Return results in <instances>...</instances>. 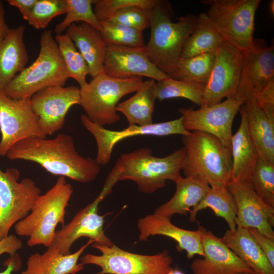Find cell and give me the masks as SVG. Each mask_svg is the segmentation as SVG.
<instances>
[{"label": "cell", "instance_id": "cell-19", "mask_svg": "<svg viewBox=\"0 0 274 274\" xmlns=\"http://www.w3.org/2000/svg\"><path fill=\"white\" fill-rule=\"evenodd\" d=\"M104 73L120 79L146 77L158 82L169 78L150 60L145 46H107Z\"/></svg>", "mask_w": 274, "mask_h": 274}, {"label": "cell", "instance_id": "cell-47", "mask_svg": "<svg viewBox=\"0 0 274 274\" xmlns=\"http://www.w3.org/2000/svg\"><path fill=\"white\" fill-rule=\"evenodd\" d=\"M169 274H185L182 271L178 268H172Z\"/></svg>", "mask_w": 274, "mask_h": 274}, {"label": "cell", "instance_id": "cell-17", "mask_svg": "<svg viewBox=\"0 0 274 274\" xmlns=\"http://www.w3.org/2000/svg\"><path fill=\"white\" fill-rule=\"evenodd\" d=\"M243 64L236 95L245 101L257 95L274 79V46L253 38L243 52Z\"/></svg>", "mask_w": 274, "mask_h": 274}, {"label": "cell", "instance_id": "cell-45", "mask_svg": "<svg viewBox=\"0 0 274 274\" xmlns=\"http://www.w3.org/2000/svg\"><path fill=\"white\" fill-rule=\"evenodd\" d=\"M5 14L3 3L0 0V42L6 37L11 29L6 22Z\"/></svg>", "mask_w": 274, "mask_h": 274}, {"label": "cell", "instance_id": "cell-11", "mask_svg": "<svg viewBox=\"0 0 274 274\" xmlns=\"http://www.w3.org/2000/svg\"><path fill=\"white\" fill-rule=\"evenodd\" d=\"M19 170L15 168L5 172L0 169V241L30 212L41 194V189L30 178L18 181Z\"/></svg>", "mask_w": 274, "mask_h": 274}, {"label": "cell", "instance_id": "cell-31", "mask_svg": "<svg viewBox=\"0 0 274 274\" xmlns=\"http://www.w3.org/2000/svg\"><path fill=\"white\" fill-rule=\"evenodd\" d=\"M207 208L211 209L216 216L223 218L229 230L235 229L237 206L227 186L210 187L201 201L191 209L189 212L190 221H196L197 213Z\"/></svg>", "mask_w": 274, "mask_h": 274}, {"label": "cell", "instance_id": "cell-5", "mask_svg": "<svg viewBox=\"0 0 274 274\" xmlns=\"http://www.w3.org/2000/svg\"><path fill=\"white\" fill-rule=\"evenodd\" d=\"M185 154L184 147L163 157L153 156L146 147L123 153L115 164L119 170L118 180H132L141 192L152 193L163 188L167 181L175 182L181 176Z\"/></svg>", "mask_w": 274, "mask_h": 274}, {"label": "cell", "instance_id": "cell-20", "mask_svg": "<svg viewBox=\"0 0 274 274\" xmlns=\"http://www.w3.org/2000/svg\"><path fill=\"white\" fill-rule=\"evenodd\" d=\"M201 244L203 255L202 258H197L192 262L190 268L193 274H254L212 231L204 229Z\"/></svg>", "mask_w": 274, "mask_h": 274}, {"label": "cell", "instance_id": "cell-7", "mask_svg": "<svg viewBox=\"0 0 274 274\" xmlns=\"http://www.w3.org/2000/svg\"><path fill=\"white\" fill-rule=\"evenodd\" d=\"M144 84L142 78L116 79L101 73L80 89V104L85 115L101 126L119 121L116 111L118 101L125 95L140 90Z\"/></svg>", "mask_w": 274, "mask_h": 274}, {"label": "cell", "instance_id": "cell-35", "mask_svg": "<svg viewBox=\"0 0 274 274\" xmlns=\"http://www.w3.org/2000/svg\"><path fill=\"white\" fill-rule=\"evenodd\" d=\"M99 24L107 46L139 48L146 45L141 31L109 20L99 21Z\"/></svg>", "mask_w": 274, "mask_h": 274}, {"label": "cell", "instance_id": "cell-23", "mask_svg": "<svg viewBox=\"0 0 274 274\" xmlns=\"http://www.w3.org/2000/svg\"><path fill=\"white\" fill-rule=\"evenodd\" d=\"M94 241L88 242L74 253L64 255L51 246L43 253L36 252L28 258L26 269L20 274H76L84 268L78 263L84 250Z\"/></svg>", "mask_w": 274, "mask_h": 274}, {"label": "cell", "instance_id": "cell-33", "mask_svg": "<svg viewBox=\"0 0 274 274\" xmlns=\"http://www.w3.org/2000/svg\"><path fill=\"white\" fill-rule=\"evenodd\" d=\"M56 42L64 61L68 78H72L80 85L85 87L86 78L89 75V67L83 57L70 37L65 34L56 35Z\"/></svg>", "mask_w": 274, "mask_h": 274}, {"label": "cell", "instance_id": "cell-29", "mask_svg": "<svg viewBox=\"0 0 274 274\" xmlns=\"http://www.w3.org/2000/svg\"><path fill=\"white\" fill-rule=\"evenodd\" d=\"M156 98V82L149 79L128 99L119 103L116 111L122 113L129 125L146 126L153 124L152 115Z\"/></svg>", "mask_w": 274, "mask_h": 274}, {"label": "cell", "instance_id": "cell-12", "mask_svg": "<svg viewBox=\"0 0 274 274\" xmlns=\"http://www.w3.org/2000/svg\"><path fill=\"white\" fill-rule=\"evenodd\" d=\"M245 101L236 94L215 105L200 107L197 110L181 108L179 111L185 130L212 134L230 149L233 121Z\"/></svg>", "mask_w": 274, "mask_h": 274}, {"label": "cell", "instance_id": "cell-39", "mask_svg": "<svg viewBox=\"0 0 274 274\" xmlns=\"http://www.w3.org/2000/svg\"><path fill=\"white\" fill-rule=\"evenodd\" d=\"M159 0H94V12L99 21L109 20L116 12L125 8L137 6L153 8Z\"/></svg>", "mask_w": 274, "mask_h": 274}, {"label": "cell", "instance_id": "cell-6", "mask_svg": "<svg viewBox=\"0 0 274 274\" xmlns=\"http://www.w3.org/2000/svg\"><path fill=\"white\" fill-rule=\"evenodd\" d=\"M40 45L36 60L18 73L4 88L9 97L14 99L30 98L46 87L64 85L68 77L51 30L42 33Z\"/></svg>", "mask_w": 274, "mask_h": 274}, {"label": "cell", "instance_id": "cell-18", "mask_svg": "<svg viewBox=\"0 0 274 274\" xmlns=\"http://www.w3.org/2000/svg\"><path fill=\"white\" fill-rule=\"evenodd\" d=\"M227 188L237 206L236 226L255 228L274 239V207L267 204L258 195L250 182L231 180Z\"/></svg>", "mask_w": 274, "mask_h": 274}, {"label": "cell", "instance_id": "cell-9", "mask_svg": "<svg viewBox=\"0 0 274 274\" xmlns=\"http://www.w3.org/2000/svg\"><path fill=\"white\" fill-rule=\"evenodd\" d=\"M101 254H86L80 257V263L93 264L101 271L95 274H169L173 258L167 250L154 255H143L112 246L93 243Z\"/></svg>", "mask_w": 274, "mask_h": 274}, {"label": "cell", "instance_id": "cell-14", "mask_svg": "<svg viewBox=\"0 0 274 274\" xmlns=\"http://www.w3.org/2000/svg\"><path fill=\"white\" fill-rule=\"evenodd\" d=\"M0 156L17 142L30 138H46L38 125L30 98L14 99L0 91Z\"/></svg>", "mask_w": 274, "mask_h": 274}, {"label": "cell", "instance_id": "cell-16", "mask_svg": "<svg viewBox=\"0 0 274 274\" xmlns=\"http://www.w3.org/2000/svg\"><path fill=\"white\" fill-rule=\"evenodd\" d=\"M30 103L41 132L52 135L63 127L69 109L80 104V89L73 85L47 87L32 95Z\"/></svg>", "mask_w": 274, "mask_h": 274}, {"label": "cell", "instance_id": "cell-15", "mask_svg": "<svg viewBox=\"0 0 274 274\" xmlns=\"http://www.w3.org/2000/svg\"><path fill=\"white\" fill-rule=\"evenodd\" d=\"M216 54L200 107L220 103L223 98L232 97L236 94L243 64V52L224 40Z\"/></svg>", "mask_w": 274, "mask_h": 274}, {"label": "cell", "instance_id": "cell-22", "mask_svg": "<svg viewBox=\"0 0 274 274\" xmlns=\"http://www.w3.org/2000/svg\"><path fill=\"white\" fill-rule=\"evenodd\" d=\"M65 32L86 61L89 75L93 78L104 73L107 46L99 30L87 23L81 22L72 24Z\"/></svg>", "mask_w": 274, "mask_h": 274}, {"label": "cell", "instance_id": "cell-49", "mask_svg": "<svg viewBox=\"0 0 274 274\" xmlns=\"http://www.w3.org/2000/svg\"><path fill=\"white\" fill-rule=\"evenodd\" d=\"M238 274H251V273H238Z\"/></svg>", "mask_w": 274, "mask_h": 274}, {"label": "cell", "instance_id": "cell-24", "mask_svg": "<svg viewBox=\"0 0 274 274\" xmlns=\"http://www.w3.org/2000/svg\"><path fill=\"white\" fill-rule=\"evenodd\" d=\"M239 111L241 116V123L237 131L232 135L231 140V180L250 182L259 155L249 132L243 105Z\"/></svg>", "mask_w": 274, "mask_h": 274}, {"label": "cell", "instance_id": "cell-40", "mask_svg": "<svg viewBox=\"0 0 274 274\" xmlns=\"http://www.w3.org/2000/svg\"><path fill=\"white\" fill-rule=\"evenodd\" d=\"M149 10L137 6L127 7L116 12L108 20L143 32L150 26Z\"/></svg>", "mask_w": 274, "mask_h": 274}, {"label": "cell", "instance_id": "cell-25", "mask_svg": "<svg viewBox=\"0 0 274 274\" xmlns=\"http://www.w3.org/2000/svg\"><path fill=\"white\" fill-rule=\"evenodd\" d=\"M221 238L254 274H274V268L247 228L227 230Z\"/></svg>", "mask_w": 274, "mask_h": 274}, {"label": "cell", "instance_id": "cell-46", "mask_svg": "<svg viewBox=\"0 0 274 274\" xmlns=\"http://www.w3.org/2000/svg\"><path fill=\"white\" fill-rule=\"evenodd\" d=\"M15 255H12V257L8 259L5 263V265L6 268L3 271L0 272V274H11L13 271H16L19 269V261L18 257H16Z\"/></svg>", "mask_w": 274, "mask_h": 274}, {"label": "cell", "instance_id": "cell-38", "mask_svg": "<svg viewBox=\"0 0 274 274\" xmlns=\"http://www.w3.org/2000/svg\"><path fill=\"white\" fill-rule=\"evenodd\" d=\"M66 0H37L26 21L39 29L48 26L55 17L65 14Z\"/></svg>", "mask_w": 274, "mask_h": 274}, {"label": "cell", "instance_id": "cell-3", "mask_svg": "<svg viewBox=\"0 0 274 274\" xmlns=\"http://www.w3.org/2000/svg\"><path fill=\"white\" fill-rule=\"evenodd\" d=\"M186 154L181 165L185 177L210 187L227 186L231 180V150L215 136L194 131L182 135Z\"/></svg>", "mask_w": 274, "mask_h": 274}, {"label": "cell", "instance_id": "cell-1", "mask_svg": "<svg viewBox=\"0 0 274 274\" xmlns=\"http://www.w3.org/2000/svg\"><path fill=\"white\" fill-rule=\"evenodd\" d=\"M6 156L11 160L37 163L51 174L82 183L94 180L100 171L95 160L80 155L73 137L64 133L52 139L35 137L21 140Z\"/></svg>", "mask_w": 274, "mask_h": 274}, {"label": "cell", "instance_id": "cell-43", "mask_svg": "<svg viewBox=\"0 0 274 274\" xmlns=\"http://www.w3.org/2000/svg\"><path fill=\"white\" fill-rule=\"evenodd\" d=\"M22 242L15 235L10 234L0 241V255L7 253L12 256L22 247Z\"/></svg>", "mask_w": 274, "mask_h": 274}, {"label": "cell", "instance_id": "cell-2", "mask_svg": "<svg viewBox=\"0 0 274 274\" xmlns=\"http://www.w3.org/2000/svg\"><path fill=\"white\" fill-rule=\"evenodd\" d=\"M170 3L159 0L149 11L151 33L145 45L150 60L169 78L177 79L176 70L184 44L193 30L197 16L188 14L172 21Z\"/></svg>", "mask_w": 274, "mask_h": 274}, {"label": "cell", "instance_id": "cell-41", "mask_svg": "<svg viewBox=\"0 0 274 274\" xmlns=\"http://www.w3.org/2000/svg\"><path fill=\"white\" fill-rule=\"evenodd\" d=\"M270 121L274 124V79L255 98Z\"/></svg>", "mask_w": 274, "mask_h": 274}, {"label": "cell", "instance_id": "cell-4", "mask_svg": "<svg viewBox=\"0 0 274 274\" xmlns=\"http://www.w3.org/2000/svg\"><path fill=\"white\" fill-rule=\"evenodd\" d=\"M73 193L72 186L59 176L55 184L35 201L29 213L15 224L16 233L28 238L27 245L52 244L58 224L64 225L65 210Z\"/></svg>", "mask_w": 274, "mask_h": 274}, {"label": "cell", "instance_id": "cell-36", "mask_svg": "<svg viewBox=\"0 0 274 274\" xmlns=\"http://www.w3.org/2000/svg\"><path fill=\"white\" fill-rule=\"evenodd\" d=\"M94 0H66V10L64 18L54 28L56 35L62 34L72 24L77 22L87 23L99 30L92 5Z\"/></svg>", "mask_w": 274, "mask_h": 274}, {"label": "cell", "instance_id": "cell-8", "mask_svg": "<svg viewBox=\"0 0 274 274\" xmlns=\"http://www.w3.org/2000/svg\"><path fill=\"white\" fill-rule=\"evenodd\" d=\"M260 0H203L208 16L223 40L245 51L250 46Z\"/></svg>", "mask_w": 274, "mask_h": 274}, {"label": "cell", "instance_id": "cell-28", "mask_svg": "<svg viewBox=\"0 0 274 274\" xmlns=\"http://www.w3.org/2000/svg\"><path fill=\"white\" fill-rule=\"evenodd\" d=\"M243 106L249 132L259 157L274 164V124L255 98L246 100Z\"/></svg>", "mask_w": 274, "mask_h": 274}, {"label": "cell", "instance_id": "cell-10", "mask_svg": "<svg viewBox=\"0 0 274 274\" xmlns=\"http://www.w3.org/2000/svg\"><path fill=\"white\" fill-rule=\"evenodd\" d=\"M118 172L113 167L95 199L80 211L68 224L56 230L52 247L66 255L71 253L74 243L82 237H89L94 241V243L102 245L112 246L114 244L104 230L106 215H100L98 211L99 203L112 192L113 186L119 182Z\"/></svg>", "mask_w": 274, "mask_h": 274}, {"label": "cell", "instance_id": "cell-21", "mask_svg": "<svg viewBox=\"0 0 274 274\" xmlns=\"http://www.w3.org/2000/svg\"><path fill=\"white\" fill-rule=\"evenodd\" d=\"M138 228L140 232L139 241H147L150 236H165L177 242L178 251H186L188 259H191L196 255L203 256L201 237L205 229L203 226H198L196 230L184 229L173 224L170 219L153 214L139 219Z\"/></svg>", "mask_w": 274, "mask_h": 274}, {"label": "cell", "instance_id": "cell-32", "mask_svg": "<svg viewBox=\"0 0 274 274\" xmlns=\"http://www.w3.org/2000/svg\"><path fill=\"white\" fill-rule=\"evenodd\" d=\"M216 52L180 58L176 66L177 80L206 85L216 60Z\"/></svg>", "mask_w": 274, "mask_h": 274}, {"label": "cell", "instance_id": "cell-26", "mask_svg": "<svg viewBox=\"0 0 274 274\" xmlns=\"http://www.w3.org/2000/svg\"><path fill=\"white\" fill-rule=\"evenodd\" d=\"M25 27L11 28L0 42V91L25 67L28 56L23 37Z\"/></svg>", "mask_w": 274, "mask_h": 274}, {"label": "cell", "instance_id": "cell-27", "mask_svg": "<svg viewBox=\"0 0 274 274\" xmlns=\"http://www.w3.org/2000/svg\"><path fill=\"white\" fill-rule=\"evenodd\" d=\"M176 190L167 202L158 207L154 214L170 219L175 215L186 216L203 198L210 188L207 183L191 177L180 176L175 181Z\"/></svg>", "mask_w": 274, "mask_h": 274}, {"label": "cell", "instance_id": "cell-34", "mask_svg": "<svg viewBox=\"0 0 274 274\" xmlns=\"http://www.w3.org/2000/svg\"><path fill=\"white\" fill-rule=\"evenodd\" d=\"M206 85L168 78L156 82V98L160 101L182 97L195 103L200 107Z\"/></svg>", "mask_w": 274, "mask_h": 274}, {"label": "cell", "instance_id": "cell-44", "mask_svg": "<svg viewBox=\"0 0 274 274\" xmlns=\"http://www.w3.org/2000/svg\"><path fill=\"white\" fill-rule=\"evenodd\" d=\"M37 0H8L9 5L17 8L23 18L26 20Z\"/></svg>", "mask_w": 274, "mask_h": 274}, {"label": "cell", "instance_id": "cell-13", "mask_svg": "<svg viewBox=\"0 0 274 274\" xmlns=\"http://www.w3.org/2000/svg\"><path fill=\"white\" fill-rule=\"evenodd\" d=\"M80 119L83 126L95 140L97 152L95 161L99 166L106 165L110 162L114 146L126 138L142 135L158 136L171 134L186 135L190 133L184 129L182 117L175 120L146 126L129 125L121 130L105 128L91 121L85 114L81 115Z\"/></svg>", "mask_w": 274, "mask_h": 274}, {"label": "cell", "instance_id": "cell-42", "mask_svg": "<svg viewBox=\"0 0 274 274\" xmlns=\"http://www.w3.org/2000/svg\"><path fill=\"white\" fill-rule=\"evenodd\" d=\"M274 268V239L271 238L253 228H247Z\"/></svg>", "mask_w": 274, "mask_h": 274}, {"label": "cell", "instance_id": "cell-37", "mask_svg": "<svg viewBox=\"0 0 274 274\" xmlns=\"http://www.w3.org/2000/svg\"><path fill=\"white\" fill-rule=\"evenodd\" d=\"M250 183L258 195L274 207V164L259 157Z\"/></svg>", "mask_w": 274, "mask_h": 274}, {"label": "cell", "instance_id": "cell-30", "mask_svg": "<svg viewBox=\"0 0 274 274\" xmlns=\"http://www.w3.org/2000/svg\"><path fill=\"white\" fill-rule=\"evenodd\" d=\"M223 41L207 13H200L197 16L193 30L184 44L180 58H187L205 53L216 52Z\"/></svg>", "mask_w": 274, "mask_h": 274}, {"label": "cell", "instance_id": "cell-48", "mask_svg": "<svg viewBox=\"0 0 274 274\" xmlns=\"http://www.w3.org/2000/svg\"><path fill=\"white\" fill-rule=\"evenodd\" d=\"M269 6H270V10L271 14L273 15V14H274V1L273 0L270 1Z\"/></svg>", "mask_w": 274, "mask_h": 274}]
</instances>
